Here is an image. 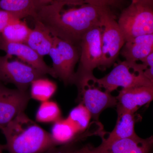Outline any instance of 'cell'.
<instances>
[{"label":"cell","mask_w":153,"mask_h":153,"mask_svg":"<svg viewBox=\"0 0 153 153\" xmlns=\"http://www.w3.org/2000/svg\"><path fill=\"white\" fill-rule=\"evenodd\" d=\"M91 118V114L88 110L82 103H79L71 110L66 119L79 134L87 129Z\"/></svg>","instance_id":"cell-21"},{"label":"cell","mask_w":153,"mask_h":153,"mask_svg":"<svg viewBox=\"0 0 153 153\" xmlns=\"http://www.w3.org/2000/svg\"><path fill=\"white\" fill-rule=\"evenodd\" d=\"M145 70L142 63H129L125 60L120 62L104 77L98 79L94 76L91 80L97 87L104 88L105 91L109 93L120 87H153V81L145 75Z\"/></svg>","instance_id":"cell-3"},{"label":"cell","mask_w":153,"mask_h":153,"mask_svg":"<svg viewBox=\"0 0 153 153\" xmlns=\"http://www.w3.org/2000/svg\"><path fill=\"white\" fill-rule=\"evenodd\" d=\"M121 54L129 63H136L153 52V34L143 35L126 41Z\"/></svg>","instance_id":"cell-14"},{"label":"cell","mask_w":153,"mask_h":153,"mask_svg":"<svg viewBox=\"0 0 153 153\" xmlns=\"http://www.w3.org/2000/svg\"><path fill=\"white\" fill-rule=\"evenodd\" d=\"M108 7L88 4L51 2L40 6L33 19L41 23L53 36L79 47L82 36L98 25L102 14Z\"/></svg>","instance_id":"cell-1"},{"label":"cell","mask_w":153,"mask_h":153,"mask_svg":"<svg viewBox=\"0 0 153 153\" xmlns=\"http://www.w3.org/2000/svg\"><path fill=\"white\" fill-rule=\"evenodd\" d=\"M100 26L102 49V61L100 68L104 70L114 63L126 41L109 7L102 14Z\"/></svg>","instance_id":"cell-7"},{"label":"cell","mask_w":153,"mask_h":153,"mask_svg":"<svg viewBox=\"0 0 153 153\" xmlns=\"http://www.w3.org/2000/svg\"><path fill=\"white\" fill-rule=\"evenodd\" d=\"M126 41L153 34V6L132 3L121 14L117 22Z\"/></svg>","instance_id":"cell-5"},{"label":"cell","mask_w":153,"mask_h":153,"mask_svg":"<svg viewBox=\"0 0 153 153\" xmlns=\"http://www.w3.org/2000/svg\"><path fill=\"white\" fill-rule=\"evenodd\" d=\"M36 120L41 123H54L61 119V112L58 105L55 102H41L36 113Z\"/></svg>","instance_id":"cell-22"},{"label":"cell","mask_w":153,"mask_h":153,"mask_svg":"<svg viewBox=\"0 0 153 153\" xmlns=\"http://www.w3.org/2000/svg\"><path fill=\"white\" fill-rule=\"evenodd\" d=\"M30 98L28 91L11 89L0 83V128L25 112Z\"/></svg>","instance_id":"cell-10"},{"label":"cell","mask_w":153,"mask_h":153,"mask_svg":"<svg viewBox=\"0 0 153 153\" xmlns=\"http://www.w3.org/2000/svg\"><path fill=\"white\" fill-rule=\"evenodd\" d=\"M30 86V97L43 102L48 101L57 90L56 83L45 77L34 80Z\"/></svg>","instance_id":"cell-20"},{"label":"cell","mask_w":153,"mask_h":153,"mask_svg":"<svg viewBox=\"0 0 153 153\" xmlns=\"http://www.w3.org/2000/svg\"><path fill=\"white\" fill-rule=\"evenodd\" d=\"M116 98L117 108L135 113L141 107L153 100V87L138 86L123 88Z\"/></svg>","instance_id":"cell-13"},{"label":"cell","mask_w":153,"mask_h":153,"mask_svg":"<svg viewBox=\"0 0 153 153\" xmlns=\"http://www.w3.org/2000/svg\"><path fill=\"white\" fill-rule=\"evenodd\" d=\"M117 120L114 128L106 137H101L102 143H108L117 140L137 135L134 128L137 119L135 113L117 108Z\"/></svg>","instance_id":"cell-15"},{"label":"cell","mask_w":153,"mask_h":153,"mask_svg":"<svg viewBox=\"0 0 153 153\" xmlns=\"http://www.w3.org/2000/svg\"><path fill=\"white\" fill-rule=\"evenodd\" d=\"M153 144L152 136L143 139L136 135L108 143H102L94 149L97 153H150Z\"/></svg>","instance_id":"cell-12"},{"label":"cell","mask_w":153,"mask_h":153,"mask_svg":"<svg viewBox=\"0 0 153 153\" xmlns=\"http://www.w3.org/2000/svg\"><path fill=\"white\" fill-rule=\"evenodd\" d=\"M145 66L144 74L147 78L153 81V52L140 60Z\"/></svg>","instance_id":"cell-25"},{"label":"cell","mask_w":153,"mask_h":153,"mask_svg":"<svg viewBox=\"0 0 153 153\" xmlns=\"http://www.w3.org/2000/svg\"><path fill=\"white\" fill-rule=\"evenodd\" d=\"M4 149V146L0 145V153H3L2 152Z\"/></svg>","instance_id":"cell-30"},{"label":"cell","mask_w":153,"mask_h":153,"mask_svg":"<svg viewBox=\"0 0 153 153\" xmlns=\"http://www.w3.org/2000/svg\"><path fill=\"white\" fill-rule=\"evenodd\" d=\"M79 65L74 84L94 76L93 71L100 68L102 61L101 30L100 22L83 35L79 44Z\"/></svg>","instance_id":"cell-4"},{"label":"cell","mask_w":153,"mask_h":153,"mask_svg":"<svg viewBox=\"0 0 153 153\" xmlns=\"http://www.w3.org/2000/svg\"><path fill=\"white\" fill-rule=\"evenodd\" d=\"M50 134L57 146L74 142L79 134L66 119L62 118L54 123Z\"/></svg>","instance_id":"cell-18"},{"label":"cell","mask_w":153,"mask_h":153,"mask_svg":"<svg viewBox=\"0 0 153 153\" xmlns=\"http://www.w3.org/2000/svg\"><path fill=\"white\" fill-rule=\"evenodd\" d=\"M153 0H131L132 3H140L153 6Z\"/></svg>","instance_id":"cell-28"},{"label":"cell","mask_w":153,"mask_h":153,"mask_svg":"<svg viewBox=\"0 0 153 153\" xmlns=\"http://www.w3.org/2000/svg\"><path fill=\"white\" fill-rule=\"evenodd\" d=\"M31 30L26 22L17 19L9 24L0 36L7 42L25 44Z\"/></svg>","instance_id":"cell-19"},{"label":"cell","mask_w":153,"mask_h":153,"mask_svg":"<svg viewBox=\"0 0 153 153\" xmlns=\"http://www.w3.org/2000/svg\"><path fill=\"white\" fill-rule=\"evenodd\" d=\"M12 56H0V83L13 84L16 88L28 91L34 80L46 74L18 60H10Z\"/></svg>","instance_id":"cell-8"},{"label":"cell","mask_w":153,"mask_h":153,"mask_svg":"<svg viewBox=\"0 0 153 153\" xmlns=\"http://www.w3.org/2000/svg\"><path fill=\"white\" fill-rule=\"evenodd\" d=\"M51 0H37L39 7L49 3Z\"/></svg>","instance_id":"cell-29"},{"label":"cell","mask_w":153,"mask_h":153,"mask_svg":"<svg viewBox=\"0 0 153 153\" xmlns=\"http://www.w3.org/2000/svg\"><path fill=\"white\" fill-rule=\"evenodd\" d=\"M34 21L35 27L31 30L25 44L42 57L49 55L53 45L54 36L40 22Z\"/></svg>","instance_id":"cell-16"},{"label":"cell","mask_w":153,"mask_h":153,"mask_svg":"<svg viewBox=\"0 0 153 153\" xmlns=\"http://www.w3.org/2000/svg\"><path fill=\"white\" fill-rule=\"evenodd\" d=\"M39 6L37 0H0V10L19 19L36 17Z\"/></svg>","instance_id":"cell-17"},{"label":"cell","mask_w":153,"mask_h":153,"mask_svg":"<svg viewBox=\"0 0 153 153\" xmlns=\"http://www.w3.org/2000/svg\"><path fill=\"white\" fill-rule=\"evenodd\" d=\"M76 85L81 99L80 103L88 110L91 117L95 120H98L100 115L105 109L117 105L116 97L100 90L91 79L82 80Z\"/></svg>","instance_id":"cell-9"},{"label":"cell","mask_w":153,"mask_h":153,"mask_svg":"<svg viewBox=\"0 0 153 153\" xmlns=\"http://www.w3.org/2000/svg\"><path fill=\"white\" fill-rule=\"evenodd\" d=\"M17 19H20L11 13L0 10V34L9 24Z\"/></svg>","instance_id":"cell-24"},{"label":"cell","mask_w":153,"mask_h":153,"mask_svg":"<svg viewBox=\"0 0 153 153\" xmlns=\"http://www.w3.org/2000/svg\"><path fill=\"white\" fill-rule=\"evenodd\" d=\"M49 55L52 60V68L56 78H59L65 85L74 84V68L79 61V47L54 36Z\"/></svg>","instance_id":"cell-6"},{"label":"cell","mask_w":153,"mask_h":153,"mask_svg":"<svg viewBox=\"0 0 153 153\" xmlns=\"http://www.w3.org/2000/svg\"><path fill=\"white\" fill-rule=\"evenodd\" d=\"M74 153H97L93 147L90 146L83 147L79 149H75Z\"/></svg>","instance_id":"cell-27"},{"label":"cell","mask_w":153,"mask_h":153,"mask_svg":"<svg viewBox=\"0 0 153 153\" xmlns=\"http://www.w3.org/2000/svg\"><path fill=\"white\" fill-rule=\"evenodd\" d=\"M5 138L4 149L9 153H43L57 146L50 133L32 120L25 112L0 128Z\"/></svg>","instance_id":"cell-2"},{"label":"cell","mask_w":153,"mask_h":153,"mask_svg":"<svg viewBox=\"0 0 153 153\" xmlns=\"http://www.w3.org/2000/svg\"><path fill=\"white\" fill-rule=\"evenodd\" d=\"M0 49L5 52L7 55L17 56L24 63L44 74H49L56 78L52 67L47 65L43 57L38 55L27 44L7 42L0 36Z\"/></svg>","instance_id":"cell-11"},{"label":"cell","mask_w":153,"mask_h":153,"mask_svg":"<svg viewBox=\"0 0 153 153\" xmlns=\"http://www.w3.org/2000/svg\"><path fill=\"white\" fill-rule=\"evenodd\" d=\"M114 1L115 0H51L49 3L54 2L76 5L88 4L109 7L114 4Z\"/></svg>","instance_id":"cell-23"},{"label":"cell","mask_w":153,"mask_h":153,"mask_svg":"<svg viewBox=\"0 0 153 153\" xmlns=\"http://www.w3.org/2000/svg\"><path fill=\"white\" fill-rule=\"evenodd\" d=\"M74 143L60 146H61L54 147L43 153H74L75 150L72 146Z\"/></svg>","instance_id":"cell-26"}]
</instances>
